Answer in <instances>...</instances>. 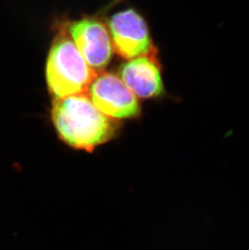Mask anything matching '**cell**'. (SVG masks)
<instances>
[{"label": "cell", "mask_w": 249, "mask_h": 250, "mask_svg": "<svg viewBox=\"0 0 249 250\" xmlns=\"http://www.w3.org/2000/svg\"><path fill=\"white\" fill-rule=\"evenodd\" d=\"M121 80L136 97L152 98L165 93L162 71L156 55L130 59L120 70Z\"/></svg>", "instance_id": "cell-6"}, {"label": "cell", "mask_w": 249, "mask_h": 250, "mask_svg": "<svg viewBox=\"0 0 249 250\" xmlns=\"http://www.w3.org/2000/svg\"><path fill=\"white\" fill-rule=\"evenodd\" d=\"M108 27L114 50L124 59L157 54L147 24L136 11L127 9L116 13Z\"/></svg>", "instance_id": "cell-3"}, {"label": "cell", "mask_w": 249, "mask_h": 250, "mask_svg": "<svg viewBox=\"0 0 249 250\" xmlns=\"http://www.w3.org/2000/svg\"><path fill=\"white\" fill-rule=\"evenodd\" d=\"M68 32L77 50L90 67L100 70L108 65L113 45L109 31L102 22L84 18L71 22Z\"/></svg>", "instance_id": "cell-5"}, {"label": "cell", "mask_w": 249, "mask_h": 250, "mask_svg": "<svg viewBox=\"0 0 249 250\" xmlns=\"http://www.w3.org/2000/svg\"><path fill=\"white\" fill-rule=\"evenodd\" d=\"M97 75L67 34L56 38L46 62L48 88L55 98L87 93Z\"/></svg>", "instance_id": "cell-2"}, {"label": "cell", "mask_w": 249, "mask_h": 250, "mask_svg": "<svg viewBox=\"0 0 249 250\" xmlns=\"http://www.w3.org/2000/svg\"><path fill=\"white\" fill-rule=\"evenodd\" d=\"M87 94L100 111L114 120L135 118L140 113L136 96L113 74H97Z\"/></svg>", "instance_id": "cell-4"}, {"label": "cell", "mask_w": 249, "mask_h": 250, "mask_svg": "<svg viewBox=\"0 0 249 250\" xmlns=\"http://www.w3.org/2000/svg\"><path fill=\"white\" fill-rule=\"evenodd\" d=\"M51 115L59 139L79 151L92 152L119 130L118 122L100 111L87 93L55 98Z\"/></svg>", "instance_id": "cell-1"}]
</instances>
